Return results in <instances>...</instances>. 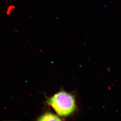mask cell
<instances>
[{"label":"cell","mask_w":121,"mask_h":121,"mask_svg":"<svg viewBox=\"0 0 121 121\" xmlns=\"http://www.w3.org/2000/svg\"><path fill=\"white\" fill-rule=\"evenodd\" d=\"M46 103L53 108L57 114L62 117L69 115L76 108L74 96L64 91H61L49 98Z\"/></svg>","instance_id":"1"},{"label":"cell","mask_w":121,"mask_h":121,"mask_svg":"<svg viewBox=\"0 0 121 121\" xmlns=\"http://www.w3.org/2000/svg\"><path fill=\"white\" fill-rule=\"evenodd\" d=\"M38 121H61V119L55 114L47 112L40 116L37 119Z\"/></svg>","instance_id":"2"}]
</instances>
